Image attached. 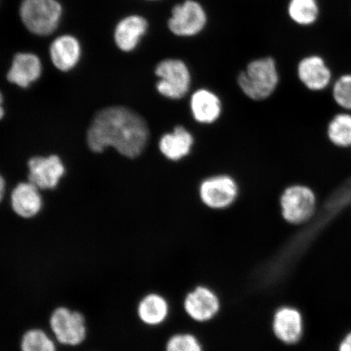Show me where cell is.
Listing matches in <instances>:
<instances>
[{
    "label": "cell",
    "mask_w": 351,
    "mask_h": 351,
    "mask_svg": "<svg viewBox=\"0 0 351 351\" xmlns=\"http://www.w3.org/2000/svg\"><path fill=\"white\" fill-rule=\"evenodd\" d=\"M149 136L147 122L125 107H110L97 113L87 134V143L95 152L112 147L122 156L134 159L146 148Z\"/></svg>",
    "instance_id": "1"
},
{
    "label": "cell",
    "mask_w": 351,
    "mask_h": 351,
    "mask_svg": "<svg viewBox=\"0 0 351 351\" xmlns=\"http://www.w3.org/2000/svg\"><path fill=\"white\" fill-rule=\"evenodd\" d=\"M239 86L248 98L266 99L273 95L279 83L276 61L271 57L257 59L249 63L238 77Z\"/></svg>",
    "instance_id": "2"
},
{
    "label": "cell",
    "mask_w": 351,
    "mask_h": 351,
    "mask_svg": "<svg viewBox=\"0 0 351 351\" xmlns=\"http://www.w3.org/2000/svg\"><path fill=\"white\" fill-rule=\"evenodd\" d=\"M51 335L57 343L65 346H80L87 337L86 319L80 311L58 306L52 311L49 318Z\"/></svg>",
    "instance_id": "3"
},
{
    "label": "cell",
    "mask_w": 351,
    "mask_h": 351,
    "mask_svg": "<svg viewBox=\"0 0 351 351\" xmlns=\"http://www.w3.org/2000/svg\"><path fill=\"white\" fill-rule=\"evenodd\" d=\"M20 12L22 21L30 32L45 36L58 25L62 8L56 0H23Z\"/></svg>",
    "instance_id": "4"
},
{
    "label": "cell",
    "mask_w": 351,
    "mask_h": 351,
    "mask_svg": "<svg viewBox=\"0 0 351 351\" xmlns=\"http://www.w3.org/2000/svg\"><path fill=\"white\" fill-rule=\"evenodd\" d=\"M156 74L160 77V81L156 84L157 90L164 97L180 99L190 90V70L182 60H162L156 66Z\"/></svg>",
    "instance_id": "5"
},
{
    "label": "cell",
    "mask_w": 351,
    "mask_h": 351,
    "mask_svg": "<svg viewBox=\"0 0 351 351\" xmlns=\"http://www.w3.org/2000/svg\"><path fill=\"white\" fill-rule=\"evenodd\" d=\"M208 24L207 12L196 0H186L173 8L168 21L170 32L181 38L195 37Z\"/></svg>",
    "instance_id": "6"
},
{
    "label": "cell",
    "mask_w": 351,
    "mask_h": 351,
    "mask_svg": "<svg viewBox=\"0 0 351 351\" xmlns=\"http://www.w3.org/2000/svg\"><path fill=\"white\" fill-rule=\"evenodd\" d=\"M317 199L311 189L306 186H289L280 197L284 219L293 225H301L313 217Z\"/></svg>",
    "instance_id": "7"
},
{
    "label": "cell",
    "mask_w": 351,
    "mask_h": 351,
    "mask_svg": "<svg viewBox=\"0 0 351 351\" xmlns=\"http://www.w3.org/2000/svg\"><path fill=\"white\" fill-rule=\"evenodd\" d=\"M238 193L236 182L227 175L215 176L206 179L199 188L202 202L213 209L229 208L236 200Z\"/></svg>",
    "instance_id": "8"
},
{
    "label": "cell",
    "mask_w": 351,
    "mask_h": 351,
    "mask_svg": "<svg viewBox=\"0 0 351 351\" xmlns=\"http://www.w3.org/2000/svg\"><path fill=\"white\" fill-rule=\"evenodd\" d=\"M297 74L307 89L322 91L330 85L332 72L326 60L319 55L304 57L297 65Z\"/></svg>",
    "instance_id": "9"
},
{
    "label": "cell",
    "mask_w": 351,
    "mask_h": 351,
    "mask_svg": "<svg viewBox=\"0 0 351 351\" xmlns=\"http://www.w3.org/2000/svg\"><path fill=\"white\" fill-rule=\"evenodd\" d=\"M221 308L219 298L212 289L197 287L189 293L184 300V309L189 317L196 322L204 323L213 319Z\"/></svg>",
    "instance_id": "10"
},
{
    "label": "cell",
    "mask_w": 351,
    "mask_h": 351,
    "mask_svg": "<svg viewBox=\"0 0 351 351\" xmlns=\"http://www.w3.org/2000/svg\"><path fill=\"white\" fill-rule=\"evenodd\" d=\"M28 166L29 182L42 190L56 188L65 173L62 161L57 156L34 157Z\"/></svg>",
    "instance_id": "11"
},
{
    "label": "cell",
    "mask_w": 351,
    "mask_h": 351,
    "mask_svg": "<svg viewBox=\"0 0 351 351\" xmlns=\"http://www.w3.org/2000/svg\"><path fill=\"white\" fill-rule=\"evenodd\" d=\"M273 329L275 336L284 343H296L301 339L302 332L300 313L292 307H280L274 315Z\"/></svg>",
    "instance_id": "12"
},
{
    "label": "cell",
    "mask_w": 351,
    "mask_h": 351,
    "mask_svg": "<svg viewBox=\"0 0 351 351\" xmlns=\"http://www.w3.org/2000/svg\"><path fill=\"white\" fill-rule=\"evenodd\" d=\"M148 27L147 19L142 16L125 17L117 25L114 34L117 47L123 51H134L147 32Z\"/></svg>",
    "instance_id": "13"
},
{
    "label": "cell",
    "mask_w": 351,
    "mask_h": 351,
    "mask_svg": "<svg viewBox=\"0 0 351 351\" xmlns=\"http://www.w3.org/2000/svg\"><path fill=\"white\" fill-rule=\"evenodd\" d=\"M11 204L14 213L22 218L37 216L43 208L38 188L29 182L19 184L12 193Z\"/></svg>",
    "instance_id": "14"
},
{
    "label": "cell",
    "mask_w": 351,
    "mask_h": 351,
    "mask_svg": "<svg viewBox=\"0 0 351 351\" xmlns=\"http://www.w3.org/2000/svg\"><path fill=\"white\" fill-rule=\"evenodd\" d=\"M41 73L42 64L37 56L19 53L13 60L12 68L8 73V79L13 84L26 88L38 80Z\"/></svg>",
    "instance_id": "15"
},
{
    "label": "cell",
    "mask_w": 351,
    "mask_h": 351,
    "mask_svg": "<svg viewBox=\"0 0 351 351\" xmlns=\"http://www.w3.org/2000/svg\"><path fill=\"white\" fill-rule=\"evenodd\" d=\"M191 108L196 121L210 124L221 116V102L212 91L200 89L191 96Z\"/></svg>",
    "instance_id": "16"
},
{
    "label": "cell",
    "mask_w": 351,
    "mask_h": 351,
    "mask_svg": "<svg viewBox=\"0 0 351 351\" xmlns=\"http://www.w3.org/2000/svg\"><path fill=\"white\" fill-rule=\"evenodd\" d=\"M50 54L52 62L57 69L64 72L69 71L80 59V44L75 38L64 35L52 43Z\"/></svg>",
    "instance_id": "17"
},
{
    "label": "cell",
    "mask_w": 351,
    "mask_h": 351,
    "mask_svg": "<svg viewBox=\"0 0 351 351\" xmlns=\"http://www.w3.org/2000/svg\"><path fill=\"white\" fill-rule=\"evenodd\" d=\"M194 144V138L183 126H177L173 133L162 136L159 147L162 154L170 160L178 161L189 155Z\"/></svg>",
    "instance_id": "18"
},
{
    "label": "cell",
    "mask_w": 351,
    "mask_h": 351,
    "mask_svg": "<svg viewBox=\"0 0 351 351\" xmlns=\"http://www.w3.org/2000/svg\"><path fill=\"white\" fill-rule=\"evenodd\" d=\"M137 313L146 326H157L168 317L169 306L163 296L156 293H148L138 302Z\"/></svg>",
    "instance_id": "19"
},
{
    "label": "cell",
    "mask_w": 351,
    "mask_h": 351,
    "mask_svg": "<svg viewBox=\"0 0 351 351\" xmlns=\"http://www.w3.org/2000/svg\"><path fill=\"white\" fill-rule=\"evenodd\" d=\"M287 12L293 23L310 26L318 20L319 7L317 0H289Z\"/></svg>",
    "instance_id": "20"
},
{
    "label": "cell",
    "mask_w": 351,
    "mask_h": 351,
    "mask_svg": "<svg viewBox=\"0 0 351 351\" xmlns=\"http://www.w3.org/2000/svg\"><path fill=\"white\" fill-rule=\"evenodd\" d=\"M57 341L53 336L39 328L28 329L22 335L21 351H57Z\"/></svg>",
    "instance_id": "21"
},
{
    "label": "cell",
    "mask_w": 351,
    "mask_h": 351,
    "mask_svg": "<svg viewBox=\"0 0 351 351\" xmlns=\"http://www.w3.org/2000/svg\"><path fill=\"white\" fill-rule=\"evenodd\" d=\"M328 138L335 146L351 147V114L340 113L332 118L327 130Z\"/></svg>",
    "instance_id": "22"
},
{
    "label": "cell",
    "mask_w": 351,
    "mask_h": 351,
    "mask_svg": "<svg viewBox=\"0 0 351 351\" xmlns=\"http://www.w3.org/2000/svg\"><path fill=\"white\" fill-rule=\"evenodd\" d=\"M332 98L340 108L351 112V73L337 77L332 86Z\"/></svg>",
    "instance_id": "23"
},
{
    "label": "cell",
    "mask_w": 351,
    "mask_h": 351,
    "mask_svg": "<svg viewBox=\"0 0 351 351\" xmlns=\"http://www.w3.org/2000/svg\"><path fill=\"white\" fill-rule=\"evenodd\" d=\"M165 351H203L199 340L191 333H178L171 337Z\"/></svg>",
    "instance_id": "24"
},
{
    "label": "cell",
    "mask_w": 351,
    "mask_h": 351,
    "mask_svg": "<svg viewBox=\"0 0 351 351\" xmlns=\"http://www.w3.org/2000/svg\"><path fill=\"white\" fill-rule=\"evenodd\" d=\"M340 351H351V333L346 337L341 344Z\"/></svg>",
    "instance_id": "25"
},
{
    "label": "cell",
    "mask_w": 351,
    "mask_h": 351,
    "mask_svg": "<svg viewBox=\"0 0 351 351\" xmlns=\"http://www.w3.org/2000/svg\"><path fill=\"white\" fill-rule=\"evenodd\" d=\"M4 191H5V182H4L2 176L0 175V202L3 199Z\"/></svg>",
    "instance_id": "26"
},
{
    "label": "cell",
    "mask_w": 351,
    "mask_h": 351,
    "mask_svg": "<svg viewBox=\"0 0 351 351\" xmlns=\"http://www.w3.org/2000/svg\"><path fill=\"white\" fill-rule=\"evenodd\" d=\"M3 105V95L0 93V120L2 119L4 115V109L2 106Z\"/></svg>",
    "instance_id": "27"
},
{
    "label": "cell",
    "mask_w": 351,
    "mask_h": 351,
    "mask_svg": "<svg viewBox=\"0 0 351 351\" xmlns=\"http://www.w3.org/2000/svg\"><path fill=\"white\" fill-rule=\"evenodd\" d=\"M150 1H157V0H150Z\"/></svg>",
    "instance_id": "28"
}]
</instances>
